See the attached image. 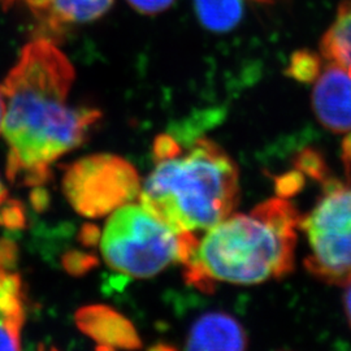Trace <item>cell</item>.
I'll return each instance as SVG.
<instances>
[{
  "instance_id": "obj_14",
  "label": "cell",
  "mask_w": 351,
  "mask_h": 351,
  "mask_svg": "<svg viewBox=\"0 0 351 351\" xmlns=\"http://www.w3.org/2000/svg\"><path fill=\"white\" fill-rule=\"evenodd\" d=\"M323 71L322 58L314 51H295L289 62L285 75L302 84H313Z\"/></svg>"
},
{
  "instance_id": "obj_9",
  "label": "cell",
  "mask_w": 351,
  "mask_h": 351,
  "mask_svg": "<svg viewBox=\"0 0 351 351\" xmlns=\"http://www.w3.org/2000/svg\"><path fill=\"white\" fill-rule=\"evenodd\" d=\"M78 328L107 349H137L141 346L137 330L124 316L106 306H91L75 315Z\"/></svg>"
},
{
  "instance_id": "obj_23",
  "label": "cell",
  "mask_w": 351,
  "mask_h": 351,
  "mask_svg": "<svg viewBox=\"0 0 351 351\" xmlns=\"http://www.w3.org/2000/svg\"><path fill=\"white\" fill-rule=\"evenodd\" d=\"M345 288H346V291L343 294V307H345V314H346L348 323H349L351 328V282Z\"/></svg>"
},
{
  "instance_id": "obj_12",
  "label": "cell",
  "mask_w": 351,
  "mask_h": 351,
  "mask_svg": "<svg viewBox=\"0 0 351 351\" xmlns=\"http://www.w3.org/2000/svg\"><path fill=\"white\" fill-rule=\"evenodd\" d=\"M194 10L204 29L226 33L241 23L243 0H194Z\"/></svg>"
},
{
  "instance_id": "obj_20",
  "label": "cell",
  "mask_w": 351,
  "mask_h": 351,
  "mask_svg": "<svg viewBox=\"0 0 351 351\" xmlns=\"http://www.w3.org/2000/svg\"><path fill=\"white\" fill-rule=\"evenodd\" d=\"M19 250L12 239H0V267L13 269L17 264Z\"/></svg>"
},
{
  "instance_id": "obj_26",
  "label": "cell",
  "mask_w": 351,
  "mask_h": 351,
  "mask_svg": "<svg viewBox=\"0 0 351 351\" xmlns=\"http://www.w3.org/2000/svg\"><path fill=\"white\" fill-rule=\"evenodd\" d=\"M3 191H5V189H4V186H3V184H1V181H0V194H1Z\"/></svg>"
},
{
  "instance_id": "obj_7",
  "label": "cell",
  "mask_w": 351,
  "mask_h": 351,
  "mask_svg": "<svg viewBox=\"0 0 351 351\" xmlns=\"http://www.w3.org/2000/svg\"><path fill=\"white\" fill-rule=\"evenodd\" d=\"M314 112L332 133L351 130V75L337 64L328 63L315 81Z\"/></svg>"
},
{
  "instance_id": "obj_8",
  "label": "cell",
  "mask_w": 351,
  "mask_h": 351,
  "mask_svg": "<svg viewBox=\"0 0 351 351\" xmlns=\"http://www.w3.org/2000/svg\"><path fill=\"white\" fill-rule=\"evenodd\" d=\"M5 8L24 5L49 34L69 26L95 21L112 7L113 0H1Z\"/></svg>"
},
{
  "instance_id": "obj_19",
  "label": "cell",
  "mask_w": 351,
  "mask_h": 351,
  "mask_svg": "<svg viewBox=\"0 0 351 351\" xmlns=\"http://www.w3.org/2000/svg\"><path fill=\"white\" fill-rule=\"evenodd\" d=\"M176 0H126V3L137 12L146 16L163 13L173 5Z\"/></svg>"
},
{
  "instance_id": "obj_15",
  "label": "cell",
  "mask_w": 351,
  "mask_h": 351,
  "mask_svg": "<svg viewBox=\"0 0 351 351\" xmlns=\"http://www.w3.org/2000/svg\"><path fill=\"white\" fill-rule=\"evenodd\" d=\"M294 167L302 175L310 177L322 184L330 178L324 155L314 147H307L297 154V156L294 158Z\"/></svg>"
},
{
  "instance_id": "obj_1",
  "label": "cell",
  "mask_w": 351,
  "mask_h": 351,
  "mask_svg": "<svg viewBox=\"0 0 351 351\" xmlns=\"http://www.w3.org/2000/svg\"><path fill=\"white\" fill-rule=\"evenodd\" d=\"M75 69L49 38L29 42L0 84L5 101L3 133L10 146L7 177L12 184L45 185L51 164L80 147L101 112L72 107L68 97Z\"/></svg>"
},
{
  "instance_id": "obj_5",
  "label": "cell",
  "mask_w": 351,
  "mask_h": 351,
  "mask_svg": "<svg viewBox=\"0 0 351 351\" xmlns=\"http://www.w3.org/2000/svg\"><path fill=\"white\" fill-rule=\"evenodd\" d=\"M324 194L313 211L301 217L310 254L306 269L328 285L351 282V182L326 180Z\"/></svg>"
},
{
  "instance_id": "obj_3",
  "label": "cell",
  "mask_w": 351,
  "mask_h": 351,
  "mask_svg": "<svg viewBox=\"0 0 351 351\" xmlns=\"http://www.w3.org/2000/svg\"><path fill=\"white\" fill-rule=\"evenodd\" d=\"M156 164L139 191L141 204L180 234L207 232L236 208L239 168L211 139L181 150L169 136L155 142Z\"/></svg>"
},
{
  "instance_id": "obj_13",
  "label": "cell",
  "mask_w": 351,
  "mask_h": 351,
  "mask_svg": "<svg viewBox=\"0 0 351 351\" xmlns=\"http://www.w3.org/2000/svg\"><path fill=\"white\" fill-rule=\"evenodd\" d=\"M0 320L23 328L25 322L24 285L19 274L0 267Z\"/></svg>"
},
{
  "instance_id": "obj_2",
  "label": "cell",
  "mask_w": 351,
  "mask_h": 351,
  "mask_svg": "<svg viewBox=\"0 0 351 351\" xmlns=\"http://www.w3.org/2000/svg\"><path fill=\"white\" fill-rule=\"evenodd\" d=\"M301 215L287 198H271L251 213L229 215L207 232L185 265L189 284L256 285L294 268Z\"/></svg>"
},
{
  "instance_id": "obj_6",
  "label": "cell",
  "mask_w": 351,
  "mask_h": 351,
  "mask_svg": "<svg viewBox=\"0 0 351 351\" xmlns=\"http://www.w3.org/2000/svg\"><path fill=\"white\" fill-rule=\"evenodd\" d=\"M64 193L75 211L101 217L139 197L136 168L114 155H93L78 160L64 176Z\"/></svg>"
},
{
  "instance_id": "obj_24",
  "label": "cell",
  "mask_w": 351,
  "mask_h": 351,
  "mask_svg": "<svg viewBox=\"0 0 351 351\" xmlns=\"http://www.w3.org/2000/svg\"><path fill=\"white\" fill-rule=\"evenodd\" d=\"M4 113H5V101L0 93V133L3 130V121H4Z\"/></svg>"
},
{
  "instance_id": "obj_10",
  "label": "cell",
  "mask_w": 351,
  "mask_h": 351,
  "mask_svg": "<svg viewBox=\"0 0 351 351\" xmlns=\"http://www.w3.org/2000/svg\"><path fill=\"white\" fill-rule=\"evenodd\" d=\"M247 336L239 322L224 313H210L199 317L189 332V350H243Z\"/></svg>"
},
{
  "instance_id": "obj_11",
  "label": "cell",
  "mask_w": 351,
  "mask_h": 351,
  "mask_svg": "<svg viewBox=\"0 0 351 351\" xmlns=\"http://www.w3.org/2000/svg\"><path fill=\"white\" fill-rule=\"evenodd\" d=\"M320 49L328 63L337 64L351 75V0L339 4L336 20L326 30Z\"/></svg>"
},
{
  "instance_id": "obj_16",
  "label": "cell",
  "mask_w": 351,
  "mask_h": 351,
  "mask_svg": "<svg viewBox=\"0 0 351 351\" xmlns=\"http://www.w3.org/2000/svg\"><path fill=\"white\" fill-rule=\"evenodd\" d=\"M25 208L17 199H11L7 190L0 194V226L7 229H23L25 226Z\"/></svg>"
},
{
  "instance_id": "obj_18",
  "label": "cell",
  "mask_w": 351,
  "mask_h": 351,
  "mask_svg": "<svg viewBox=\"0 0 351 351\" xmlns=\"http://www.w3.org/2000/svg\"><path fill=\"white\" fill-rule=\"evenodd\" d=\"M21 329L20 326L0 320V350H20Z\"/></svg>"
},
{
  "instance_id": "obj_25",
  "label": "cell",
  "mask_w": 351,
  "mask_h": 351,
  "mask_svg": "<svg viewBox=\"0 0 351 351\" xmlns=\"http://www.w3.org/2000/svg\"><path fill=\"white\" fill-rule=\"evenodd\" d=\"M255 1H259V3H272L274 0H255Z\"/></svg>"
},
{
  "instance_id": "obj_22",
  "label": "cell",
  "mask_w": 351,
  "mask_h": 351,
  "mask_svg": "<svg viewBox=\"0 0 351 351\" xmlns=\"http://www.w3.org/2000/svg\"><path fill=\"white\" fill-rule=\"evenodd\" d=\"M32 203H33V207L38 211H42L45 208V206L47 204V195L42 189H37L33 191Z\"/></svg>"
},
{
  "instance_id": "obj_4",
  "label": "cell",
  "mask_w": 351,
  "mask_h": 351,
  "mask_svg": "<svg viewBox=\"0 0 351 351\" xmlns=\"http://www.w3.org/2000/svg\"><path fill=\"white\" fill-rule=\"evenodd\" d=\"M198 241L197 236L176 233L142 204L128 203L107 220L101 251L110 268L133 278H149L171 264L186 263Z\"/></svg>"
},
{
  "instance_id": "obj_21",
  "label": "cell",
  "mask_w": 351,
  "mask_h": 351,
  "mask_svg": "<svg viewBox=\"0 0 351 351\" xmlns=\"http://www.w3.org/2000/svg\"><path fill=\"white\" fill-rule=\"evenodd\" d=\"M342 162L345 165L349 182H351V130L348 132V136L342 142Z\"/></svg>"
},
{
  "instance_id": "obj_17",
  "label": "cell",
  "mask_w": 351,
  "mask_h": 351,
  "mask_svg": "<svg viewBox=\"0 0 351 351\" xmlns=\"http://www.w3.org/2000/svg\"><path fill=\"white\" fill-rule=\"evenodd\" d=\"M306 182V176L300 171L289 172L287 175L280 176L276 178V193L281 198H289L301 191Z\"/></svg>"
}]
</instances>
